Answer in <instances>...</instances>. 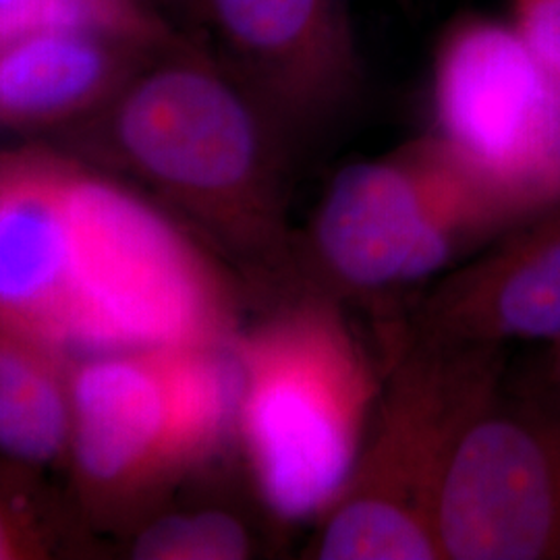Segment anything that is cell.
<instances>
[{
    "label": "cell",
    "instance_id": "1",
    "mask_svg": "<svg viewBox=\"0 0 560 560\" xmlns=\"http://www.w3.org/2000/svg\"><path fill=\"white\" fill-rule=\"evenodd\" d=\"M60 150L136 180L206 245L254 277L295 282L289 222L295 138L260 94L206 44L179 32L92 117L59 131Z\"/></svg>",
    "mask_w": 560,
    "mask_h": 560
},
{
    "label": "cell",
    "instance_id": "2",
    "mask_svg": "<svg viewBox=\"0 0 560 560\" xmlns=\"http://www.w3.org/2000/svg\"><path fill=\"white\" fill-rule=\"evenodd\" d=\"M235 430L264 509L282 525L320 520L360 460L378 374L342 301L295 289L231 339Z\"/></svg>",
    "mask_w": 560,
    "mask_h": 560
},
{
    "label": "cell",
    "instance_id": "3",
    "mask_svg": "<svg viewBox=\"0 0 560 560\" xmlns=\"http://www.w3.org/2000/svg\"><path fill=\"white\" fill-rule=\"evenodd\" d=\"M504 349L405 332L339 501L307 546L318 560H439L442 486L463 434L504 384Z\"/></svg>",
    "mask_w": 560,
    "mask_h": 560
},
{
    "label": "cell",
    "instance_id": "4",
    "mask_svg": "<svg viewBox=\"0 0 560 560\" xmlns=\"http://www.w3.org/2000/svg\"><path fill=\"white\" fill-rule=\"evenodd\" d=\"M78 161L69 347L229 345L237 335V293L206 243L161 201Z\"/></svg>",
    "mask_w": 560,
    "mask_h": 560
},
{
    "label": "cell",
    "instance_id": "5",
    "mask_svg": "<svg viewBox=\"0 0 560 560\" xmlns=\"http://www.w3.org/2000/svg\"><path fill=\"white\" fill-rule=\"evenodd\" d=\"M237 397L231 342L73 361L67 459L81 499L110 517L143 509L221 451Z\"/></svg>",
    "mask_w": 560,
    "mask_h": 560
},
{
    "label": "cell",
    "instance_id": "6",
    "mask_svg": "<svg viewBox=\"0 0 560 560\" xmlns=\"http://www.w3.org/2000/svg\"><path fill=\"white\" fill-rule=\"evenodd\" d=\"M511 231L434 136L345 166L298 235L293 289L384 298L439 275Z\"/></svg>",
    "mask_w": 560,
    "mask_h": 560
},
{
    "label": "cell",
    "instance_id": "7",
    "mask_svg": "<svg viewBox=\"0 0 560 560\" xmlns=\"http://www.w3.org/2000/svg\"><path fill=\"white\" fill-rule=\"evenodd\" d=\"M430 101V136L511 229L560 206V83L511 21H453L434 52Z\"/></svg>",
    "mask_w": 560,
    "mask_h": 560
},
{
    "label": "cell",
    "instance_id": "8",
    "mask_svg": "<svg viewBox=\"0 0 560 560\" xmlns=\"http://www.w3.org/2000/svg\"><path fill=\"white\" fill-rule=\"evenodd\" d=\"M442 559L560 560V407L502 384L463 434L439 504Z\"/></svg>",
    "mask_w": 560,
    "mask_h": 560
},
{
    "label": "cell",
    "instance_id": "9",
    "mask_svg": "<svg viewBox=\"0 0 560 560\" xmlns=\"http://www.w3.org/2000/svg\"><path fill=\"white\" fill-rule=\"evenodd\" d=\"M194 15L295 140L335 119L360 88L349 0H194Z\"/></svg>",
    "mask_w": 560,
    "mask_h": 560
},
{
    "label": "cell",
    "instance_id": "10",
    "mask_svg": "<svg viewBox=\"0 0 560 560\" xmlns=\"http://www.w3.org/2000/svg\"><path fill=\"white\" fill-rule=\"evenodd\" d=\"M407 332L499 349L559 342L560 206L521 222L442 275Z\"/></svg>",
    "mask_w": 560,
    "mask_h": 560
},
{
    "label": "cell",
    "instance_id": "11",
    "mask_svg": "<svg viewBox=\"0 0 560 560\" xmlns=\"http://www.w3.org/2000/svg\"><path fill=\"white\" fill-rule=\"evenodd\" d=\"M78 159L55 145L0 152V320L69 347L71 189Z\"/></svg>",
    "mask_w": 560,
    "mask_h": 560
},
{
    "label": "cell",
    "instance_id": "12",
    "mask_svg": "<svg viewBox=\"0 0 560 560\" xmlns=\"http://www.w3.org/2000/svg\"><path fill=\"white\" fill-rule=\"evenodd\" d=\"M159 46L83 21L0 38V129L59 133L92 117Z\"/></svg>",
    "mask_w": 560,
    "mask_h": 560
},
{
    "label": "cell",
    "instance_id": "13",
    "mask_svg": "<svg viewBox=\"0 0 560 560\" xmlns=\"http://www.w3.org/2000/svg\"><path fill=\"white\" fill-rule=\"evenodd\" d=\"M71 363L65 349L0 320V455L25 467L67 459Z\"/></svg>",
    "mask_w": 560,
    "mask_h": 560
},
{
    "label": "cell",
    "instance_id": "14",
    "mask_svg": "<svg viewBox=\"0 0 560 560\" xmlns=\"http://www.w3.org/2000/svg\"><path fill=\"white\" fill-rule=\"evenodd\" d=\"M252 552L254 538L247 525L217 509L161 517L133 546V557L152 560H241Z\"/></svg>",
    "mask_w": 560,
    "mask_h": 560
},
{
    "label": "cell",
    "instance_id": "15",
    "mask_svg": "<svg viewBox=\"0 0 560 560\" xmlns=\"http://www.w3.org/2000/svg\"><path fill=\"white\" fill-rule=\"evenodd\" d=\"M85 20L131 40L159 46L179 30L164 18L152 0H78Z\"/></svg>",
    "mask_w": 560,
    "mask_h": 560
},
{
    "label": "cell",
    "instance_id": "16",
    "mask_svg": "<svg viewBox=\"0 0 560 560\" xmlns=\"http://www.w3.org/2000/svg\"><path fill=\"white\" fill-rule=\"evenodd\" d=\"M511 25L560 83V0H511Z\"/></svg>",
    "mask_w": 560,
    "mask_h": 560
},
{
    "label": "cell",
    "instance_id": "17",
    "mask_svg": "<svg viewBox=\"0 0 560 560\" xmlns=\"http://www.w3.org/2000/svg\"><path fill=\"white\" fill-rule=\"evenodd\" d=\"M48 550V529L32 506L0 494V560L42 559Z\"/></svg>",
    "mask_w": 560,
    "mask_h": 560
},
{
    "label": "cell",
    "instance_id": "18",
    "mask_svg": "<svg viewBox=\"0 0 560 560\" xmlns=\"http://www.w3.org/2000/svg\"><path fill=\"white\" fill-rule=\"evenodd\" d=\"M55 21L90 23L78 0H0V38Z\"/></svg>",
    "mask_w": 560,
    "mask_h": 560
},
{
    "label": "cell",
    "instance_id": "19",
    "mask_svg": "<svg viewBox=\"0 0 560 560\" xmlns=\"http://www.w3.org/2000/svg\"><path fill=\"white\" fill-rule=\"evenodd\" d=\"M521 386L560 407V340L541 347L538 360L525 372Z\"/></svg>",
    "mask_w": 560,
    "mask_h": 560
},
{
    "label": "cell",
    "instance_id": "20",
    "mask_svg": "<svg viewBox=\"0 0 560 560\" xmlns=\"http://www.w3.org/2000/svg\"><path fill=\"white\" fill-rule=\"evenodd\" d=\"M179 2L180 7H185L189 13H194V0H175Z\"/></svg>",
    "mask_w": 560,
    "mask_h": 560
}]
</instances>
